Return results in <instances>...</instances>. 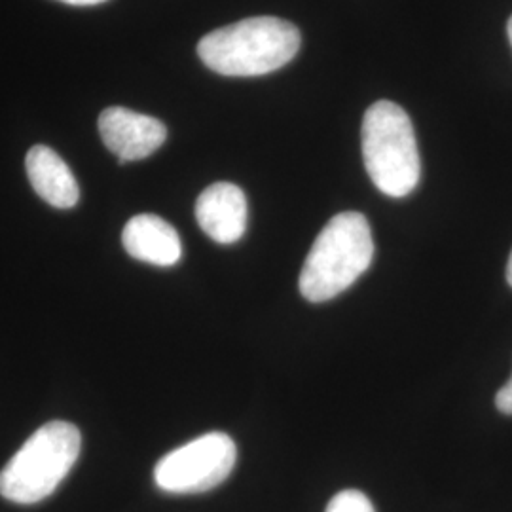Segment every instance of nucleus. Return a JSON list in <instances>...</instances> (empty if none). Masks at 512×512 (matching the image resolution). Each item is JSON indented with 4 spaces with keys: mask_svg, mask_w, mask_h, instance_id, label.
<instances>
[{
    "mask_svg": "<svg viewBox=\"0 0 512 512\" xmlns=\"http://www.w3.org/2000/svg\"><path fill=\"white\" fill-rule=\"evenodd\" d=\"M300 42V31L293 23L260 16L205 35L198 44V55L207 69L222 76H262L293 61Z\"/></svg>",
    "mask_w": 512,
    "mask_h": 512,
    "instance_id": "nucleus-1",
    "label": "nucleus"
},
{
    "mask_svg": "<svg viewBox=\"0 0 512 512\" xmlns=\"http://www.w3.org/2000/svg\"><path fill=\"white\" fill-rule=\"evenodd\" d=\"M374 241L368 220L346 211L329 220L313 241L300 272V293L313 304L344 293L370 268Z\"/></svg>",
    "mask_w": 512,
    "mask_h": 512,
    "instance_id": "nucleus-2",
    "label": "nucleus"
},
{
    "mask_svg": "<svg viewBox=\"0 0 512 512\" xmlns=\"http://www.w3.org/2000/svg\"><path fill=\"white\" fill-rule=\"evenodd\" d=\"M80 431L67 421H50L27 439L0 471V495L33 505L54 494L80 454Z\"/></svg>",
    "mask_w": 512,
    "mask_h": 512,
    "instance_id": "nucleus-3",
    "label": "nucleus"
},
{
    "mask_svg": "<svg viewBox=\"0 0 512 512\" xmlns=\"http://www.w3.org/2000/svg\"><path fill=\"white\" fill-rule=\"evenodd\" d=\"M363 158L372 183L389 198H404L420 183L414 126L397 103L378 101L366 110Z\"/></svg>",
    "mask_w": 512,
    "mask_h": 512,
    "instance_id": "nucleus-4",
    "label": "nucleus"
},
{
    "mask_svg": "<svg viewBox=\"0 0 512 512\" xmlns=\"http://www.w3.org/2000/svg\"><path fill=\"white\" fill-rule=\"evenodd\" d=\"M236 458V444L226 433H207L160 459L154 480L169 494H202L230 476Z\"/></svg>",
    "mask_w": 512,
    "mask_h": 512,
    "instance_id": "nucleus-5",
    "label": "nucleus"
},
{
    "mask_svg": "<svg viewBox=\"0 0 512 512\" xmlns=\"http://www.w3.org/2000/svg\"><path fill=\"white\" fill-rule=\"evenodd\" d=\"M99 133L120 164L145 160L167 139V128L158 118L124 107H109L101 112Z\"/></svg>",
    "mask_w": 512,
    "mask_h": 512,
    "instance_id": "nucleus-6",
    "label": "nucleus"
},
{
    "mask_svg": "<svg viewBox=\"0 0 512 512\" xmlns=\"http://www.w3.org/2000/svg\"><path fill=\"white\" fill-rule=\"evenodd\" d=\"M196 219L203 232L220 245L243 238L247 228V198L232 183H215L205 188L196 202Z\"/></svg>",
    "mask_w": 512,
    "mask_h": 512,
    "instance_id": "nucleus-7",
    "label": "nucleus"
},
{
    "mask_svg": "<svg viewBox=\"0 0 512 512\" xmlns=\"http://www.w3.org/2000/svg\"><path fill=\"white\" fill-rule=\"evenodd\" d=\"M129 256L154 266H175L183 256V243L177 230L156 215H137L129 220L122 234Z\"/></svg>",
    "mask_w": 512,
    "mask_h": 512,
    "instance_id": "nucleus-8",
    "label": "nucleus"
},
{
    "mask_svg": "<svg viewBox=\"0 0 512 512\" xmlns=\"http://www.w3.org/2000/svg\"><path fill=\"white\" fill-rule=\"evenodd\" d=\"M27 177L35 192L46 203L57 209H71L80 198L78 183L69 165L52 148L37 145L25 158Z\"/></svg>",
    "mask_w": 512,
    "mask_h": 512,
    "instance_id": "nucleus-9",
    "label": "nucleus"
},
{
    "mask_svg": "<svg viewBox=\"0 0 512 512\" xmlns=\"http://www.w3.org/2000/svg\"><path fill=\"white\" fill-rule=\"evenodd\" d=\"M327 512H376L372 501L359 490H344L330 499Z\"/></svg>",
    "mask_w": 512,
    "mask_h": 512,
    "instance_id": "nucleus-10",
    "label": "nucleus"
},
{
    "mask_svg": "<svg viewBox=\"0 0 512 512\" xmlns=\"http://www.w3.org/2000/svg\"><path fill=\"white\" fill-rule=\"evenodd\" d=\"M495 406H497V410H499V412L512 416V376L511 380L497 391Z\"/></svg>",
    "mask_w": 512,
    "mask_h": 512,
    "instance_id": "nucleus-11",
    "label": "nucleus"
},
{
    "mask_svg": "<svg viewBox=\"0 0 512 512\" xmlns=\"http://www.w3.org/2000/svg\"><path fill=\"white\" fill-rule=\"evenodd\" d=\"M59 2H65V4H71V6H95V4H101V2H107V0H59Z\"/></svg>",
    "mask_w": 512,
    "mask_h": 512,
    "instance_id": "nucleus-12",
    "label": "nucleus"
},
{
    "mask_svg": "<svg viewBox=\"0 0 512 512\" xmlns=\"http://www.w3.org/2000/svg\"><path fill=\"white\" fill-rule=\"evenodd\" d=\"M507 281H509V285L512 287V253L509 256V264H507Z\"/></svg>",
    "mask_w": 512,
    "mask_h": 512,
    "instance_id": "nucleus-13",
    "label": "nucleus"
},
{
    "mask_svg": "<svg viewBox=\"0 0 512 512\" xmlns=\"http://www.w3.org/2000/svg\"><path fill=\"white\" fill-rule=\"evenodd\" d=\"M507 35H509V40H511L512 46V16L511 19H509V25H507Z\"/></svg>",
    "mask_w": 512,
    "mask_h": 512,
    "instance_id": "nucleus-14",
    "label": "nucleus"
}]
</instances>
